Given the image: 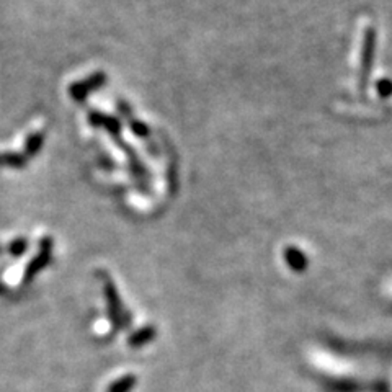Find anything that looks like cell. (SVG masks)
<instances>
[{"label": "cell", "mask_w": 392, "mask_h": 392, "mask_svg": "<svg viewBox=\"0 0 392 392\" xmlns=\"http://www.w3.org/2000/svg\"><path fill=\"white\" fill-rule=\"evenodd\" d=\"M103 291H105V298H107L110 321L113 322V326H115L116 329H120L123 326V306L120 301V294H118L115 285H113L108 276L103 278Z\"/></svg>", "instance_id": "cell-1"}, {"label": "cell", "mask_w": 392, "mask_h": 392, "mask_svg": "<svg viewBox=\"0 0 392 392\" xmlns=\"http://www.w3.org/2000/svg\"><path fill=\"white\" fill-rule=\"evenodd\" d=\"M49 258H51V247H49L48 242H44V247L41 249V252L36 255V257L28 263V267L25 268L24 283L31 281V278H33L36 273L43 270V268L48 265Z\"/></svg>", "instance_id": "cell-2"}, {"label": "cell", "mask_w": 392, "mask_h": 392, "mask_svg": "<svg viewBox=\"0 0 392 392\" xmlns=\"http://www.w3.org/2000/svg\"><path fill=\"white\" fill-rule=\"evenodd\" d=\"M156 329L154 327H141L139 330H136L134 334L130 335V339H127V345L133 346V348H139V346H144L150 344V341L154 340V337H156Z\"/></svg>", "instance_id": "cell-3"}, {"label": "cell", "mask_w": 392, "mask_h": 392, "mask_svg": "<svg viewBox=\"0 0 392 392\" xmlns=\"http://www.w3.org/2000/svg\"><path fill=\"white\" fill-rule=\"evenodd\" d=\"M103 82V77L102 75H97V77H90V80L87 82H80V84H75L72 87V95L79 100V98H84L85 93L90 92V89H95V87H98L100 84Z\"/></svg>", "instance_id": "cell-4"}, {"label": "cell", "mask_w": 392, "mask_h": 392, "mask_svg": "<svg viewBox=\"0 0 392 392\" xmlns=\"http://www.w3.org/2000/svg\"><path fill=\"white\" fill-rule=\"evenodd\" d=\"M136 382H138V377L134 375L121 376L120 380L113 381L112 384L108 386V392H131L134 389Z\"/></svg>", "instance_id": "cell-5"}, {"label": "cell", "mask_w": 392, "mask_h": 392, "mask_svg": "<svg viewBox=\"0 0 392 392\" xmlns=\"http://www.w3.org/2000/svg\"><path fill=\"white\" fill-rule=\"evenodd\" d=\"M25 249H26V244H25V240H17V242H13L12 244V247H10V252L13 255H21L25 252Z\"/></svg>", "instance_id": "cell-6"}]
</instances>
